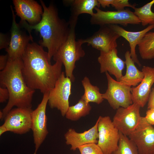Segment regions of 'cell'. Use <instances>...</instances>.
<instances>
[{
  "instance_id": "83f0119b",
  "label": "cell",
  "mask_w": 154,
  "mask_h": 154,
  "mask_svg": "<svg viewBox=\"0 0 154 154\" xmlns=\"http://www.w3.org/2000/svg\"><path fill=\"white\" fill-rule=\"evenodd\" d=\"M78 149L81 154H104L97 144L95 143L84 145Z\"/></svg>"
},
{
  "instance_id": "30bf717a",
  "label": "cell",
  "mask_w": 154,
  "mask_h": 154,
  "mask_svg": "<svg viewBox=\"0 0 154 154\" xmlns=\"http://www.w3.org/2000/svg\"><path fill=\"white\" fill-rule=\"evenodd\" d=\"M49 93L43 94L42 100L37 108L31 113L32 127L35 150L37 154L41 145L48 133L47 128V118L46 109L48 103Z\"/></svg>"
},
{
  "instance_id": "7c38bea8",
  "label": "cell",
  "mask_w": 154,
  "mask_h": 154,
  "mask_svg": "<svg viewBox=\"0 0 154 154\" xmlns=\"http://www.w3.org/2000/svg\"><path fill=\"white\" fill-rule=\"evenodd\" d=\"M31 108L12 109L5 117L3 124L8 131L18 134L29 132L32 127Z\"/></svg>"
},
{
  "instance_id": "5b68a950",
  "label": "cell",
  "mask_w": 154,
  "mask_h": 154,
  "mask_svg": "<svg viewBox=\"0 0 154 154\" xmlns=\"http://www.w3.org/2000/svg\"><path fill=\"white\" fill-rule=\"evenodd\" d=\"M96 11L91 16L90 23L100 26L119 24L126 27L128 24L138 25L141 22L134 12L128 9L120 11H104L97 7Z\"/></svg>"
},
{
  "instance_id": "44dd1931",
  "label": "cell",
  "mask_w": 154,
  "mask_h": 154,
  "mask_svg": "<svg viewBox=\"0 0 154 154\" xmlns=\"http://www.w3.org/2000/svg\"><path fill=\"white\" fill-rule=\"evenodd\" d=\"M125 57L126 72L119 82L130 87L135 86L142 80L144 77V73L142 71L139 70L135 66L129 51L125 52Z\"/></svg>"
},
{
  "instance_id": "f1b7e54d",
  "label": "cell",
  "mask_w": 154,
  "mask_h": 154,
  "mask_svg": "<svg viewBox=\"0 0 154 154\" xmlns=\"http://www.w3.org/2000/svg\"><path fill=\"white\" fill-rule=\"evenodd\" d=\"M10 39L8 36L2 33H0V49H7L10 42Z\"/></svg>"
},
{
  "instance_id": "f546056e",
  "label": "cell",
  "mask_w": 154,
  "mask_h": 154,
  "mask_svg": "<svg viewBox=\"0 0 154 154\" xmlns=\"http://www.w3.org/2000/svg\"><path fill=\"white\" fill-rule=\"evenodd\" d=\"M9 93L7 89L5 88L0 86V102L3 103L9 100Z\"/></svg>"
},
{
  "instance_id": "52a82bcc",
  "label": "cell",
  "mask_w": 154,
  "mask_h": 154,
  "mask_svg": "<svg viewBox=\"0 0 154 154\" xmlns=\"http://www.w3.org/2000/svg\"><path fill=\"white\" fill-rule=\"evenodd\" d=\"M72 81L62 72L53 88L49 94L48 103L52 109L59 110L63 117L65 116L70 106L69 98L71 94Z\"/></svg>"
},
{
  "instance_id": "7a4b0ae2",
  "label": "cell",
  "mask_w": 154,
  "mask_h": 154,
  "mask_svg": "<svg viewBox=\"0 0 154 154\" xmlns=\"http://www.w3.org/2000/svg\"><path fill=\"white\" fill-rule=\"evenodd\" d=\"M43 12L40 21L35 25H31L25 21H20L19 25L25 29L30 35L33 30L38 32L42 40L40 45L48 49L50 62L51 59L65 41L69 34L70 27L68 22L59 17L56 7L52 4L46 7L40 0Z\"/></svg>"
},
{
  "instance_id": "cb8c5ba5",
  "label": "cell",
  "mask_w": 154,
  "mask_h": 154,
  "mask_svg": "<svg viewBox=\"0 0 154 154\" xmlns=\"http://www.w3.org/2000/svg\"><path fill=\"white\" fill-rule=\"evenodd\" d=\"M91 109L90 104L81 98L76 104L69 107L65 116L69 120L77 121L81 117L88 115Z\"/></svg>"
},
{
  "instance_id": "1f68e13d",
  "label": "cell",
  "mask_w": 154,
  "mask_h": 154,
  "mask_svg": "<svg viewBox=\"0 0 154 154\" xmlns=\"http://www.w3.org/2000/svg\"><path fill=\"white\" fill-rule=\"evenodd\" d=\"M8 60L7 54L1 55L0 56V70H3L5 67Z\"/></svg>"
},
{
  "instance_id": "8992f818",
  "label": "cell",
  "mask_w": 154,
  "mask_h": 154,
  "mask_svg": "<svg viewBox=\"0 0 154 154\" xmlns=\"http://www.w3.org/2000/svg\"><path fill=\"white\" fill-rule=\"evenodd\" d=\"M105 73L108 88L102 94L104 99L107 100L110 106L115 110L120 107L127 108L132 104L131 87L116 80L108 72Z\"/></svg>"
},
{
  "instance_id": "603a6c76",
  "label": "cell",
  "mask_w": 154,
  "mask_h": 154,
  "mask_svg": "<svg viewBox=\"0 0 154 154\" xmlns=\"http://www.w3.org/2000/svg\"><path fill=\"white\" fill-rule=\"evenodd\" d=\"M138 46L140 56L143 59L154 58V32L147 33Z\"/></svg>"
},
{
  "instance_id": "3957f363",
  "label": "cell",
  "mask_w": 154,
  "mask_h": 154,
  "mask_svg": "<svg viewBox=\"0 0 154 154\" xmlns=\"http://www.w3.org/2000/svg\"><path fill=\"white\" fill-rule=\"evenodd\" d=\"M22 65L21 58L13 60L8 59L6 66L0 71V86L7 88L9 93L7 103L2 110L3 119L14 106L32 108L35 90L26 83L22 72Z\"/></svg>"
},
{
  "instance_id": "8fae6325",
  "label": "cell",
  "mask_w": 154,
  "mask_h": 154,
  "mask_svg": "<svg viewBox=\"0 0 154 154\" xmlns=\"http://www.w3.org/2000/svg\"><path fill=\"white\" fill-rule=\"evenodd\" d=\"M12 15V22L9 45L6 51L8 59L13 60L21 58L29 42H33L32 36L28 35L22 30L19 24L16 21L15 15L12 6H11Z\"/></svg>"
},
{
  "instance_id": "5bb4252c",
  "label": "cell",
  "mask_w": 154,
  "mask_h": 154,
  "mask_svg": "<svg viewBox=\"0 0 154 154\" xmlns=\"http://www.w3.org/2000/svg\"><path fill=\"white\" fill-rule=\"evenodd\" d=\"M99 30L91 36L81 39L83 44L87 43L96 49L105 52L116 48L117 39L120 36L108 25L100 26Z\"/></svg>"
},
{
  "instance_id": "2e32d148",
  "label": "cell",
  "mask_w": 154,
  "mask_h": 154,
  "mask_svg": "<svg viewBox=\"0 0 154 154\" xmlns=\"http://www.w3.org/2000/svg\"><path fill=\"white\" fill-rule=\"evenodd\" d=\"M142 71L144 78L137 86L131 88V98L133 103L143 108L148 102L154 83V68L143 66Z\"/></svg>"
},
{
  "instance_id": "4dcf8cb0",
  "label": "cell",
  "mask_w": 154,
  "mask_h": 154,
  "mask_svg": "<svg viewBox=\"0 0 154 154\" xmlns=\"http://www.w3.org/2000/svg\"><path fill=\"white\" fill-rule=\"evenodd\" d=\"M145 117L149 123L154 125V108L148 109Z\"/></svg>"
},
{
  "instance_id": "ac0fdd59",
  "label": "cell",
  "mask_w": 154,
  "mask_h": 154,
  "mask_svg": "<svg viewBox=\"0 0 154 154\" xmlns=\"http://www.w3.org/2000/svg\"><path fill=\"white\" fill-rule=\"evenodd\" d=\"M98 120L95 125L89 130L82 133H78L75 129L70 128L64 134L66 144L71 145L70 150L75 151L85 144H97L98 138Z\"/></svg>"
},
{
  "instance_id": "9c48e42d",
  "label": "cell",
  "mask_w": 154,
  "mask_h": 154,
  "mask_svg": "<svg viewBox=\"0 0 154 154\" xmlns=\"http://www.w3.org/2000/svg\"><path fill=\"white\" fill-rule=\"evenodd\" d=\"M140 107L133 103L127 108L120 107L116 110L112 121L115 127L123 135L129 136L137 128L142 117Z\"/></svg>"
},
{
  "instance_id": "e0dca14e",
  "label": "cell",
  "mask_w": 154,
  "mask_h": 154,
  "mask_svg": "<svg viewBox=\"0 0 154 154\" xmlns=\"http://www.w3.org/2000/svg\"><path fill=\"white\" fill-rule=\"evenodd\" d=\"M98 61L100 65L101 73L107 72L114 75L117 81H119L123 76L125 62L118 56L116 48L108 52L100 51Z\"/></svg>"
},
{
  "instance_id": "6da1fadb",
  "label": "cell",
  "mask_w": 154,
  "mask_h": 154,
  "mask_svg": "<svg viewBox=\"0 0 154 154\" xmlns=\"http://www.w3.org/2000/svg\"><path fill=\"white\" fill-rule=\"evenodd\" d=\"M21 58L22 73L27 86L43 94L49 93L62 73V63L57 60L51 65L47 52L33 42L29 44Z\"/></svg>"
},
{
  "instance_id": "d6a6232c",
  "label": "cell",
  "mask_w": 154,
  "mask_h": 154,
  "mask_svg": "<svg viewBox=\"0 0 154 154\" xmlns=\"http://www.w3.org/2000/svg\"><path fill=\"white\" fill-rule=\"evenodd\" d=\"M148 109L154 108V88L151 89L148 101Z\"/></svg>"
},
{
  "instance_id": "ba28073f",
  "label": "cell",
  "mask_w": 154,
  "mask_h": 154,
  "mask_svg": "<svg viewBox=\"0 0 154 154\" xmlns=\"http://www.w3.org/2000/svg\"><path fill=\"white\" fill-rule=\"evenodd\" d=\"M98 138L97 143L104 154H111L118 148L119 132L109 116L98 119Z\"/></svg>"
},
{
  "instance_id": "277c9868",
  "label": "cell",
  "mask_w": 154,
  "mask_h": 154,
  "mask_svg": "<svg viewBox=\"0 0 154 154\" xmlns=\"http://www.w3.org/2000/svg\"><path fill=\"white\" fill-rule=\"evenodd\" d=\"M75 27L70 26V31L67 39L53 57L55 62L59 60L62 63L65 67V75L72 82L75 79L73 71L76 67V62L85 55L82 47L83 43L81 39L76 40Z\"/></svg>"
},
{
  "instance_id": "d4e9b609",
  "label": "cell",
  "mask_w": 154,
  "mask_h": 154,
  "mask_svg": "<svg viewBox=\"0 0 154 154\" xmlns=\"http://www.w3.org/2000/svg\"><path fill=\"white\" fill-rule=\"evenodd\" d=\"M154 5V0L147 3L143 6L135 7L134 13L140 20L143 26L148 24L154 25V12L152 11L151 7Z\"/></svg>"
},
{
  "instance_id": "4fadbf2b",
  "label": "cell",
  "mask_w": 154,
  "mask_h": 154,
  "mask_svg": "<svg viewBox=\"0 0 154 154\" xmlns=\"http://www.w3.org/2000/svg\"><path fill=\"white\" fill-rule=\"evenodd\" d=\"M136 144L139 154H154V127L145 117L129 136Z\"/></svg>"
},
{
  "instance_id": "4316f807",
  "label": "cell",
  "mask_w": 154,
  "mask_h": 154,
  "mask_svg": "<svg viewBox=\"0 0 154 154\" xmlns=\"http://www.w3.org/2000/svg\"><path fill=\"white\" fill-rule=\"evenodd\" d=\"M100 6L105 8L109 7L110 5L114 7L117 11L124 9L125 7H131L134 9L135 8V5L130 3L128 0H98Z\"/></svg>"
},
{
  "instance_id": "d6986e66",
  "label": "cell",
  "mask_w": 154,
  "mask_h": 154,
  "mask_svg": "<svg viewBox=\"0 0 154 154\" xmlns=\"http://www.w3.org/2000/svg\"><path fill=\"white\" fill-rule=\"evenodd\" d=\"M120 37L125 39L129 43L131 57L135 62L139 66L141 64L136 53L135 48L139 43L145 35L154 28V25H149L144 29L138 31L133 32L127 31L118 25H108Z\"/></svg>"
},
{
  "instance_id": "484cf974",
  "label": "cell",
  "mask_w": 154,
  "mask_h": 154,
  "mask_svg": "<svg viewBox=\"0 0 154 154\" xmlns=\"http://www.w3.org/2000/svg\"><path fill=\"white\" fill-rule=\"evenodd\" d=\"M119 132L118 148L111 154H139L135 143L127 136Z\"/></svg>"
},
{
  "instance_id": "7402d4cb",
  "label": "cell",
  "mask_w": 154,
  "mask_h": 154,
  "mask_svg": "<svg viewBox=\"0 0 154 154\" xmlns=\"http://www.w3.org/2000/svg\"><path fill=\"white\" fill-rule=\"evenodd\" d=\"M84 92L81 98L87 103L92 102L98 104L102 103L104 100L99 88L92 85L88 78L85 76L81 81Z\"/></svg>"
},
{
  "instance_id": "836d02e7",
  "label": "cell",
  "mask_w": 154,
  "mask_h": 154,
  "mask_svg": "<svg viewBox=\"0 0 154 154\" xmlns=\"http://www.w3.org/2000/svg\"><path fill=\"white\" fill-rule=\"evenodd\" d=\"M8 131L6 127L3 124L0 126V136L2 135L4 133Z\"/></svg>"
},
{
  "instance_id": "ffe728a7",
  "label": "cell",
  "mask_w": 154,
  "mask_h": 154,
  "mask_svg": "<svg viewBox=\"0 0 154 154\" xmlns=\"http://www.w3.org/2000/svg\"><path fill=\"white\" fill-rule=\"evenodd\" d=\"M65 4L70 7L71 14L69 21L70 25L76 26L78 16L83 13H87L91 16L94 13L93 9L100 5L98 0H64Z\"/></svg>"
},
{
  "instance_id": "9a60e30c",
  "label": "cell",
  "mask_w": 154,
  "mask_h": 154,
  "mask_svg": "<svg viewBox=\"0 0 154 154\" xmlns=\"http://www.w3.org/2000/svg\"><path fill=\"white\" fill-rule=\"evenodd\" d=\"M16 14L21 21L35 25L41 21L43 10L42 5L33 0H13Z\"/></svg>"
}]
</instances>
